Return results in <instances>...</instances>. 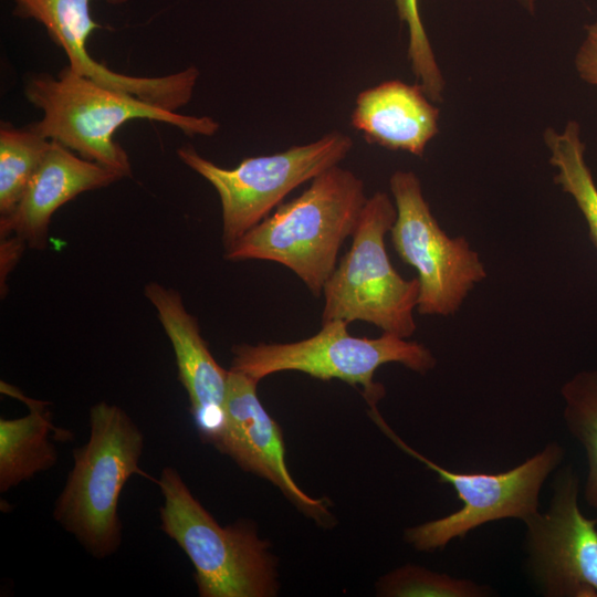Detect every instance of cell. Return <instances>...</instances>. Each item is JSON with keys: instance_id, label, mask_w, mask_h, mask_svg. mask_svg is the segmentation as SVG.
Listing matches in <instances>:
<instances>
[{"instance_id": "obj_23", "label": "cell", "mask_w": 597, "mask_h": 597, "mask_svg": "<svg viewBox=\"0 0 597 597\" xmlns=\"http://www.w3.org/2000/svg\"><path fill=\"white\" fill-rule=\"evenodd\" d=\"M25 242L18 237L9 235L1 238V281L7 277L10 270L17 263L25 247Z\"/></svg>"}, {"instance_id": "obj_3", "label": "cell", "mask_w": 597, "mask_h": 597, "mask_svg": "<svg viewBox=\"0 0 597 597\" xmlns=\"http://www.w3.org/2000/svg\"><path fill=\"white\" fill-rule=\"evenodd\" d=\"M90 438L73 450V468L56 499L53 516L94 557L105 558L122 543L118 503L125 483L144 473V436L118 406L90 409Z\"/></svg>"}, {"instance_id": "obj_21", "label": "cell", "mask_w": 597, "mask_h": 597, "mask_svg": "<svg viewBox=\"0 0 597 597\" xmlns=\"http://www.w3.org/2000/svg\"><path fill=\"white\" fill-rule=\"evenodd\" d=\"M399 19L409 32L408 59L411 70L432 103L443 101L444 80L420 18L418 0H395Z\"/></svg>"}, {"instance_id": "obj_5", "label": "cell", "mask_w": 597, "mask_h": 597, "mask_svg": "<svg viewBox=\"0 0 597 597\" xmlns=\"http://www.w3.org/2000/svg\"><path fill=\"white\" fill-rule=\"evenodd\" d=\"M390 197L377 191L367 198L352 235V245L323 287L322 322L363 321L402 338L417 329L420 285L392 266L385 238L396 220Z\"/></svg>"}, {"instance_id": "obj_13", "label": "cell", "mask_w": 597, "mask_h": 597, "mask_svg": "<svg viewBox=\"0 0 597 597\" xmlns=\"http://www.w3.org/2000/svg\"><path fill=\"white\" fill-rule=\"evenodd\" d=\"M123 178L118 171L87 160L51 140L23 196L0 219V237L14 235L35 250L48 244L53 213L80 193L106 187Z\"/></svg>"}, {"instance_id": "obj_19", "label": "cell", "mask_w": 597, "mask_h": 597, "mask_svg": "<svg viewBox=\"0 0 597 597\" xmlns=\"http://www.w3.org/2000/svg\"><path fill=\"white\" fill-rule=\"evenodd\" d=\"M563 418L570 436L582 444L587 459L583 495L597 510V370H583L561 388Z\"/></svg>"}, {"instance_id": "obj_4", "label": "cell", "mask_w": 597, "mask_h": 597, "mask_svg": "<svg viewBox=\"0 0 597 597\" xmlns=\"http://www.w3.org/2000/svg\"><path fill=\"white\" fill-rule=\"evenodd\" d=\"M156 482L164 499L160 528L193 565L200 597L276 595V559L252 523L222 527L171 467L164 468Z\"/></svg>"}, {"instance_id": "obj_9", "label": "cell", "mask_w": 597, "mask_h": 597, "mask_svg": "<svg viewBox=\"0 0 597 597\" xmlns=\"http://www.w3.org/2000/svg\"><path fill=\"white\" fill-rule=\"evenodd\" d=\"M389 187L397 211L391 242L399 258L418 273L417 312L453 315L486 277L480 255L464 237H450L439 226L415 172L395 171Z\"/></svg>"}, {"instance_id": "obj_12", "label": "cell", "mask_w": 597, "mask_h": 597, "mask_svg": "<svg viewBox=\"0 0 597 597\" xmlns=\"http://www.w3.org/2000/svg\"><path fill=\"white\" fill-rule=\"evenodd\" d=\"M144 293L174 348L178 377L187 391L199 436L211 443L223 420L229 370L213 358L197 318L186 310L176 290L149 282Z\"/></svg>"}, {"instance_id": "obj_15", "label": "cell", "mask_w": 597, "mask_h": 597, "mask_svg": "<svg viewBox=\"0 0 597 597\" xmlns=\"http://www.w3.org/2000/svg\"><path fill=\"white\" fill-rule=\"evenodd\" d=\"M92 0H14L13 13L20 18L34 19L48 31L50 38L63 49L69 66L77 74L107 87L136 94L140 88L138 76L112 71L90 55L86 41L101 28L91 17ZM123 4L128 0H104Z\"/></svg>"}, {"instance_id": "obj_16", "label": "cell", "mask_w": 597, "mask_h": 597, "mask_svg": "<svg viewBox=\"0 0 597 597\" xmlns=\"http://www.w3.org/2000/svg\"><path fill=\"white\" fill-rule=\"evenodd\" d=\"M1 392L20 399L29 409L24 417L0 419V491L6 492L54 467L57 452L51 432L62 440L70 439L71 432L53 425L49 402L29 398L3 381Z\"/></svg>"}, {"instance_id": "obj_6", "label": "cell", "mask_w": 597, "mask_h": 597, "mask_svg": "<svg viewBox=\"0 0 597 597\" xmlns=\"http://www.w3.org/2000/svg\"><path fill=\"white\" fill-rule=\"evenodd\" d=\"M343 320L322 322L313 336L293 343L238 344L232 347L230 370L255 381L269 375L294 370L321 380L338 379L360 386L369 405L376 408L385 388L374 381L384 364L398 363L425 375L437 360L431 350L418 342L383 333L377 338L355 337Z\"/></svg>"}, {"instance_id": "obj_20", "label": "cell", "mask_w": 597, "mask_h": 597, "mask_svg": "<svg viewBox=\"0 0 597 597\" xmlns=\"http://www.w3.org/2000/svg\"><path fill=\"white\" fill-rule=\"evenodd\" d=\"M377 591L386 597H488L494 594L488 585L418 565H404L378 580Z\"/></svg>"}, {"instance_id": "obj_18", "label": "cell", "mask_w": 597, "mask_h": 597, "mask_svg": "<svg viewBox=\"0 0 597 597\" xmlns=\"http://www.w3.org/2000/svg\"><path fill=\"white\" fill-rule=\"evenodd\" d=\"M51 140L32 125L2 123L0 128V213L12 212L39 168Z\"/></svg>"}, {"instance_id": "obj_7", "label": "cell", "mask_w": 597, "mask_h": 597, "mask_svg": "<svg viewBox=\"0 0 597 597\" xmlns=\"http://www.w3.org/2000/svg\"><path fill=\"white\" fill-rule=\"evenodd\" d=\"M375 423L404 452L436 472L439 481L453 488L462 502L460 510L405 531V540L417 551L443 549L454 538H464L474 528L503 519L523 523L540 512V493L546 479L565 457L556 441L524 462L500 473H463L442 468L405 441L386 423L377 408L369 411Z\"/></svg>"}, {"instance_id": "obj_24", "label": "cell", "mask_w": 597, "mask_h": 597, "mask_svg": "<svg viewBox=\"0 0 597 597\" xmlns=\"http://www.w3.org/2000/svg\"><path fill=\"white\" fill-rule=\"evenodd\" d=\"M527 12L534 13L537 0H516Z\"/></svg>"}, {"instance_id": "obj_2", "label": "cell", "mask_w": 597, "mask_h": 597, "mask_svg": "<svg viewBox=\"0 0 597 597\" xmlns=\"http://www.w3.org/2000/svg\"><path fill=\"white\" fill-rule=\"evenodd\" d=\"M24 94L43 113L42 118L32 124L40 134L123 177L130 176L132 167L127 153L113 137L128 121H156L190 136H212L219 129L218 122L209 116L184 115L151 105L80 75L70 66L56 77L31 76Z\"/></svg>"}, {"instance_id": "obj_1", "label": "cell", "mask_w": 597, "mask_h": 597, "mask_svg": "<svg viewBox=\"0 0 597 597\" xmlns=\"http://www.w3.org/2000/svg\"><path fill=\"white\" fill-rule=\"evenodd\" d=\"M366 200L363 180L334 166L228 247L224 259L280 263L320 296L337 265L343 243L355 231Z\"/></svg>"}, {"instance_id": "obj_14", "label": "cell", "mask_w": 597, "mask_h": 597, "mask_svg": "<svg viewBox=\"0 0 597 597\" xmlns=\"http://www.w3.org/2000/svg\"><path fill=\"white\" fill-rule=\"evenodd\" d=\"M439 114L418 83L390 80L357 95L350 123L370 144L422 157L439 132Z\"/></svg>"}, {"instance_id": "obj_10", "label": "cell", "mask_w": 597, "mask_h": 597, "mask_svg": "<svg viewBox=\"0 0 597 597\" xmlns=\"http://www.w3.org/2000/svg\"><path fill=\"white\" fill-rule=\"evenodd\" d=\"M580 479L567 464L558 468L544 513L525 525L526 568L545 597H597V519L579 507Z\"/></svg>"}, {"instance_id": "obj_17", "label": "cell", "mask_w": 597, "mask_h": 597, "mask_svg": "<svg viewBox=\"0 0 597 597\" xmlns=\"http://www.w3.org/2000/svg\"><path fill=\"white\" fill-rule=\"evenodd\" d=\"M543 137L551 153L549 163L557 171L554 181L575 200L597 249V187L585 160L580 127L569 121L562 132L547 127Z\"/></svg>"}, {"instance_id": "obj_8", "label": "cell", "mask_w": 597, "mask_h": 597, "mask_svg": "<svg viewBox=\"0 0 597 597\" xmlns=\"http://www.w3.org/2000/svg\"><path fill=\"white\" fill-rule=\"evenodd\" d=\"M353 139L338 130L284 151L248 157L234 168H223L186 145L179 159L216 189L222 211L224 249L264 220L295 188L339 165Z\"/></svg>"}, {"instance_id": "obj_11", "label": "cell", "mask_w": 597, "mask_h": 597, "mask_svg": "<svg viewBox=\"0 0 597 597\" xmlns=\"http://www.w3.org/2000/svg\"><path fill=\"white\" fill-rule=\"evenodd\" d=\"M256 386L229 369L223 420L211 444L242 470L273 483L302 511L314 517L328 515L325 500L308 496L290 474L281 429L260 402Z\"/></svg>"}, {"instance_id": "obj_22", "label": "cell", "mask_w": 597, "mask_h": 597, "mask_svg": "<svg viewBox=\"0 0 597 597\" xmlns=\"http://www.w3.org/2000/svg\"><path fill=\"white\" fill-rule=\"evenodd\" d=\"M575 69L583 81L597 85V20L586 25V35L575 55Z\"/></svg>"}]
</instances>
